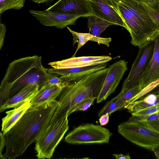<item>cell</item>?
Wrapping results in <instances>:
<instances>
[{
    "label": "cell",
    "mask_w": 159,
    "mask_h": 159,
    "mask_svg": "<svg viewBox=\"0 0 159 159\" xmlns=\"http://www.w3.org/2000/svg\"><path fill=\"white\" fill-rule=\"evenodd\" d=\"M140 91L139 85H137L129 89L121 90L117 96L124 103L125 107L129 102Z\"/></svg>",
    "instance_id": "cb8c5ba5"
},
{
    "label": "cell",
    "mask_w": 159,
    "mask_h": 159,
    "mask_svg": "<svg viewBox=\"0 0 159 159\" xmlns=\"http://www.w3.org/2000/svg\"><path fill=\"white\" fill-rule=\"evenodd\" d=\"M131 36V43L139 47L152 40L158 30L142 0H115Z\"/></svg>",
    "instance_id": "277c9868"
},
{
    "label": "cell",
    "mask_w": 159,
    "mask_h": 159,
    "mask_svg": "<svg viewBox=\"0 0 159 159\" xmlns=\"http://www.w3.org/2000/svg\"><path fill=\"white\" fill-rule=\"evenodd\" d=\"M148 122L150 125L159 132V119Z\"/></svg>",
    "instance_id": "d6a6232c"
},
{
    "label": "cell",
    "mask_w": 159,
    "mask_h": 159,
    "mask_svg": "<svg viewBox=\"0 0 159 159\" xmlns=\"http://www.w3.org/2000/svg\"><path fill=\"white\" fill-rule=\"evenodd\" d=\"M88 17V28L92 35L97 37H99L101 33L110 26L117 25L115 23L95 15Z\"/></svg>",
    "instance_id": "ffe728a7"
},
{
    "label": "cell",
    "mask_w": 159,
    "mask_h": 159,
    "mask_svg": "<svg viewBox=\"0 0 159 159\" xmlns=\"http://www.w3.org/2000/svg\"><path fill=\"white\" fill-rule=\"evenodd\" d=\"M112 59L107 56L71 57L61 61L52 62L48 65L55 69L82 67L107 63Z\"/></svg>",
    "instance_id": "4fadbf2b"
},
{
    "label": "cell",
    "mask_w": 159,
    "mask_h": 159,
    "mask_svg": "<svg viewBox=\"0 0 159 159\" xmlns=\"http://www.w3.org/2000/svg\"><path fill=\"white\" fill-rule=\"evenodd\" d=\"M155 46L153 39L139 47L138 53L128 76L123 83L122 90L139 85V81L152 58Z\"/></svg>",
    "instance_id": "ba28073f"
},
{
    "label": "cell",
    "mask_w": 159,
    "mask_h": 159,
    "mask_svg": "<svg viewBox=\"0 0 159 159\" xmlns=\"http://www.w3.org/2000/svg\"><path fill=\"white\" fill-rule=\"evenodd\" d=\"M69 83L64 82L44 88H41L37 95L30 102L31 106L41 105L55 100Z\"/></svg>",
    "instance_id": "2e32d148"
},
{
    "label": "cell",
    "mask_w": 159,
    "mask_h": 159,
    "mask_svg": "<svg viewBox=\"0 0 159 159\" xmlns=\"http://www.w3.org/2000/svg\"><path fill=\"white\" fill-rule=\"evenodd\" d=\"M112 133L101 125L86 124L79 125L68 132L65 141L71 144L108 143Z\"/></svg>",
    "instance_id": "52a82bcc"
},
{
    "label": "cell",
    "mask_w": 159,
    "mask_h": 159,
    "mask_svg": "<svg viewBox=\"0 0 159 159\" xmlns=\"http://www.w3.org/2000/svg\"><path fill=\"white\" fill-rule=\"evenodd\" d=\"M159 119V112L154 114L142 115H132L129 121H145L149 122Z\"/></svg>",
    "instance_id": "4316f807"
},
{
    "label": "cell",
    "mask_w": 159,
    "mask_h": 159,
    "mask_svg": "<svg viewBox=\"0 0 159 159\" xmlns=\"http://www.w3.org/2000/svg\"><path fill=\"white\" fill-rule=\"evenodd\" d=\"M109 115L106 114L101 116L99 119V122L101 126H104L107 125L109 121Z\"/></svg>",
    "instance_id": "1f68e13d"
},
{
    "label": "cell",
    "mask_w": 159,
    "mask_h": 159,
    "mask_svg": "<svg viewBox=\"0 0 159 159\" xmlns=\"http://www.w3.org/2000/svg\"><path fill=\"white\" fill-rule=\"evenodd\" d=\"M96 98L95 97L90 98L82 101L73 108L70 114L78 111L86 110L92 105L94 100Z\"/></svg>",
    "instance_id": "484cf974"
},
{
    "label": "cell",
    "mask_w": 159,
    "mask_h": 159,
    "mask_svg": "<svg viewBox=\"0 0 159 159\" xmlns=\"http://www.w3.org/2000/svg\"><path fill=\"white\" fill-rule=\"evenodd\" d=\"M39 87L36 84H30L24 87L11 97L0 107V111L11 108L18 107L31 100L39 92Z\"/></svg>",
    "instance_id": "9a60e30c"
},
{
    "label": "cell",
    "mask_w": 159,
    "mask_h": 159,
    "mask_svg": "<svg viewBox=\"0 0 159 159\" xmlns=\"http://www.w3.org/2000/svg\"><path fill=\"white\" fill-rule=\"evenodd\" d=\"M124 103L116 96L107 102L99 111L98 116L100 117L105 114L109 115L125 108Z\"/></svg>",
    "instance_id": "44dd1931"
},
{
    "label": "cell",
    "mask_w": 159,
    "mask_h": 159,
    "mask_svg": "<svg viewBox=\"0 0 159 159\" xmlns=\"http://www.w3.org/2000/svg\"><path fill=\"white\" fill-rule=\"evenodd\" d=\"M25 2V0H0V15L7 10L21 9Z\"/></svg>",
    "instance_id": "603a6c76"
},
{
    "label": "cell",
    "mask_w": 159,
    "mask_h": 159,
    "mask_svg": "<svg viewBox=\"0 0 159 159\" xmlns=\"http://www.w3.org/2000/svg\"><path fill=\"white\" fill-rule=\"evenodd\" d=\"M107 65L105 63L99 66L89 69L78 73L71 74L60 77L63 82H74L78 79L93 72L106 68Z\"/></svg>",
    "instance_id": "7402d4cb"
},
{
    "label": "cell",
    "mask_w": 159,
    "mask_h": 159,
    "mask_svg": "<svg viewBox=\"0 0 159 159\" xmlns=\"http://www.w3.org/2000/svg\"><path fill=\"white\" fill-rule=\"evenodd\" d=\"M128 70L127 62L124 60L116 61L107 68L104 82L96 98L97 103L105 100L115 91Z\"/></svg>",
    "instance_id": "9c48e42d"
},
{
    "label": "cell",
    "mask_w": 159,
    "mask_h": 159,
    "mask_svg": "<svg viewBox=\"0 0 159 159\" xmlns=\"http://www.w3.org/2000/svg\"><path fill=\"white\" fill-rule=\"evenodd\" d=\"M143 5L149 14L156 24L159 30V0H156L155 5L151 7L143 2Z\"/></svg>",
    "instance_id": "d4e9b609"
},
{
    "label": "cell",
    "mask_w": 159,
    "mask_h": 159,
    "mask_svg": "<svg viewBox=\"0 0 159 159\" xmlns=\"http://www.w3.org/2000/svg\"><path fill=\"white\" fill-rule=\"evenodd\" d=\"M157 159H159V145L154 147L152 150Z\"/></svg>",
    "instance_id": "e575fe53"
},
{
    "label": "cell",
    "mask_w": 159,
    "mask_h": 159,
    "mask_svg": "<svg viewBox=\"0 0 159 159\" xmlns=\"http://www.w3.org/2000/svg\"><path fill=\"white\" fill-rule=\"evenodd\" d=\"M119 133L131 142L152 151L159 145V132L147 121L128 120L118 126Z\"/></svg>",
    "instance_id": "8992f818"
},
{
    "label": "cell",
    "mask_w": 159,
    "mask_h": 159,
    "mask_svg": "<svg viewBox=\"0 0 159 159\" xmlns=\"http://www.w3.org/2000/svg\"><path fill=\"white\" fill-rule=\"evenodd\" d=\"M55 100L41 105L31 106L16 124L5 135L6 151L4 159H14L21 156L35 142L49 124L57 106Z\"/></svg>",
    "instance_id": "6da1fadb"
},
{
    "label": "cell",
    "mask_w": 159,
    "mask_h": 159,
    "mask_svg": "<svg viewBox=\"0 0 159 159\" xmlns=\"http://www.w3.org/2000/svg\"><path fill=\"white\" fill-rule=\"evenodd\" d=\"M112 155L115 157L117 159H130L131 158L129 154L126 155H123L122 154H112Z\"/></svg>",
    "instance_id": "836d02e7"
},
{
    "label": "cell",
    "mask_w": 159,
    "mask_h": 159,
    "mask_svg": "<svg viewBox=\"0 0 159 159\" xmlns=\"http://www.w3.org/2000/svg\"><path fill=\"white\" fill-rule=\"evenodd\" d=\"M6 139L4 134L2 132L0 134V157L1 159H4L3 155L2 152L4 149V146L6 145Z\"/></svg>",
    "instance_id": "4dcf8cb0"
},
{
    "label": "cell",
    "mask_w": 159,
    "mask_h": 159,
    "mask_svg": "<svg viewBox=\"0 0 159 159\" xmlns=\"http://www.w3.org/2000/svg\"></svg>",
    "instance_id": "f35d334b"
},
{
    "label": "cell",
    "mask_w": 159,
    "mask_h": 159,
    "mask_svg": "<svg viewBox=\"0 0 159 159\" xmlns=\"http://www.w3.org/2000/svg\"><path fill=\"white\" fill-rule=\"evenodd\" d=\"M88 17L94 15L88 0H59L45 10Z\"/></svg>",
    "instance_id": "7c38bea8"
},
{
    "label": "cell",
    "mask_w": 159,
    "mask_h": 159,
    "mask_svg": "<svg viewBox=\"0 0 159 159\" xmlns=\"http://www.w3.org/2000/svg\"><path fill=\"white\" fill-rule=\"evenodd\" d=\"M159 103V94L148 93L126 105L125 108L132 113Z\"/></svg>",
    "instance_id": "d6986e66"
},
{
    "label": "cell",
    "mask_w": 159,
    "mask_h": 159,
    "mask_svg": "<svg viewBox=\"0 0 159 159\" xmlns=\"http://www.w3.org/2000/svg\"><path fill=\"white\" fill-rule=\"evenodd\" d=\"M148 93H152L154 94H159V84H158Z\"/></svg>",
    "instance_id": "8d00e7d4"
},
{
    "label": "cell",
    "mask_w": 159,
    "mask_h": 159,
    "mask_svg": "<svg viewBox=\"0 0 159 159\" xmlns=\"http://www.w3.org/2000/svg\"><path fill=\"white\" fill-rule=\"evenodd\" d=\"M41 58V56H29L9 64L1 83L0 107L25 86L36 84L40 89L55 75L48 72V69L43 66Z\"/></svg>",
    "instance_id": "7a4b0ae2"
},
{
    "label": "cell",
    "mask_w": 159,
    "mask_h": 159,
    "mask_svg": "<svg viewBox=\"0 0 159 159\" xmlns=\"http://www.w3.org/2000/svg\"><path fill=\"white\" fill-rule=\"evenodd\" d=\"M29 12L43 25L60 29L74 25L77 20L81 17L79 16L45 11L30 10Z\"/></svg>",
    "instance_id": "8fae6325"
},
{
    "label": "cell",
    "mask_w": 159,
    "mask_h": 159,
    "mask_svg": "<svg viewBox=\"0 0 159 159\" xmlns=\"http://www.w3.org/2000/svg\"><path fill=\"white\" fill-rule=\"evenodd\" d=\"M159 112V103L132 113V115H149Z\"/></svg>",
    "instance_id": "83f0119b"
},
{
    "label": "cell",
    "mask_w": 159,
    "mask_h": 159,
    "mask_svg": "<svg viewBox=\"0 0 159 159\" xmlns=\"http://www.w3.org/2000/svg\"><path fill=\"white\" fill-rule=\"evenodd\" d=\"M69 31L71 33L73 38V45L77 43V47L75 52L72 57H75L76 54L79 50L88 41H91L109 46V43L111 41V38H104L97 37L89 33H78L71 30L68 26L66 27Z\"/></svg>",
    "instance_id": "ac0fdd59"
},
{
    "label": "cell",
    "mask_w": 159,
    "mask_h": 159,
    "mask_svg": "<svg viewBox=\"0 0 159 159\" xmlns=\"http://www.w3.org/2000/svg\"><path fill=\"white\" fill-rule=\"evenodd\" d=\"M6 28L5 25L2 23H0V49L3 45L4 39L5 36Z\"/></svg>",
    "instance_id": "f546056e"
},
{
    "label": "cell",
    "mask_w": 159,
    "mask_h": 159,
    "mask_svg": "<svg viewBox=\"0 0 159 159\" xmlns=\"http://www.w3.org/2000/svg\"><path fill=\"white\" fill-rule=\"evenodd\" d=\"M143 2L148 4L151 7H153L155 4L156 0H142Z\"/></svg>",
    "instance_id": "74e56055"
},
{
    "label": "cell",
    "mask_w": 159,
    "mask_h": 159,
    "mask_svg": "<svg viewBox=\"0 0 159 159\" xmlns=\"http://www.w3.org/2000/svg\"><path fill=\"white\" fill-rule=\"evenodd\" d=\"M54 0H32L34 2L38 4L45 3L48 4L52 2Z\"/></svg>",
    "instance_id": "d590c367"
},
{
    "label": "cell",
    "mask_w": 159,
    "mask_h": 159,
    "mask_svg": "<svg viewBox=\"0 0 159 159\" xmlns=\"http://www.w3.org/2000/svg\"><path fill=\"white\" fill-rule=\"evenodd\" d=\"M88 1L95 16L127 29L115 0Z\"/></svg>",
    "instance_id": "30bf717a"
},
{
    "label": "cell",
    "mask_w": 159,
    "mask_h": 159,
    "mask_svg": "<svg viewBox=\"0 0 159 159\" xmlns=\"http://www.w3.org/2000/svg\"><path fill=\"white\" fill-rule=\"evenodd\" d=\"M58 75L55 74L49 77L42 87L45 88L53 85L60 84L64 82ZM42 88V87H41Z\"/></svg>",
    "instance_id": "f1b7e54d"
},
{
    "label": "cell",
    "mask_w": 159,
    "mask_h": 159,
    "mask_svg": "<svg viewBox=\"0 0 159 159\" xmlns=\"http://www.w3.org/2000/svg\"><path fill=\"white\" fill-rule=\"evenodd\" d=\"M107 71L106 68L69 82L59 95L57 106L50 121H54L66 116H68L73 108L85 99L97 98Z\"/></svg>",
    "instance_id": "3957f363"
},
{
    "label": "cell",
    "mask_w": 159,
    "mask_h": 159,
    "mask_svg": "<svg viewBox=\"0 0 159 159\" xmlns=\"http://www.w3.org/2000/svg\"><path fill=\"white\" fill-rule=\"evenodd\" d=\"M68 116L50 122L35 142V149L38 159H51L56 147L69 129Z\"/></svg>",
    "instance_id": "5b68a950"
},
{
    "label": "cell",
    "mask_w": 159,
    "mask_h": 159,
    "mask_svg": "<svg viewBox=\"0 0 159 159\" xmlns=\"http://www.w3.org/2000/svg\"><path fill=\"white\" fill-rule=\"evenodd\" d=\"M154 39L155 46L152 58L139 81L141 91L159 79V30H157Z\"/></svg>",
    "instance_id": "5bb4252c"
},
{
    "label": "cell",
    "mask_w": 159,
    "mask_h": 159,
    "mask_svg": "<svg viewBox=\"0 0 159 159\" xmlns=\"http://www.w3.org/2000/svg\"><path fill=\"white\" fill-rule=\"evenodd\" d=\"M31 101H29L20 106L6 111V116L2 118V132L6 134L18 122L31 106Z\"/></svg>",
    "instance_id": "e0dca14e"
}]
</instances>
